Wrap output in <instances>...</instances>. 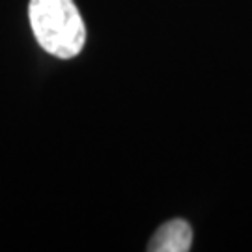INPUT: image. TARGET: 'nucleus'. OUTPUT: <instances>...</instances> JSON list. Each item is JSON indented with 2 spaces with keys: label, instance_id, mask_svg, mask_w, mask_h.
<instances>
[{
  "label": "nucleus",
  "instance_id": "obj_2",
  "mask_svg": "<svg viewBox=\"0 0 252 252\" xmlns=\"http://www.w3.org/2000/svg\"><path fill=\"white\" fill-rule=\"evenodd\" d=\"M192 245V228L183 219L168 220L157 230L148 245L152 252H187Z\"/></svg>",
  "mask_w": 252,
  "mask_h": 252
},
{
  "label": "nucleus",
  "instance_id": "obj_1",
  "mask_svg": "<svg viewBox=\"0 0 252 252\" xmlns=\"http://www.w3.org/2000/svg\"><path fill=\"white\" fill-rule=\"evenodd\" d=\"M30 27L37 43L58 58H73L82 51L86 28L73 0H30Z\"/></svg>",
  "mask_w": 252,
  "mask_h": 252
}]
</instances>
